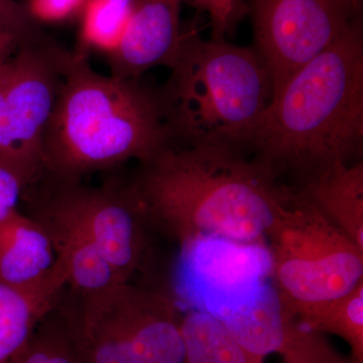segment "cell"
I'll return each mask as SVG.
<instances>
[{
  "mask_svg": "<svg viewBox=\"0 0 363 363\" xmlns=\"http://www.w3.org/2000/svg\"><path fill=\"white\" fill-rule=\"evenodd\" d=\"M126 186L147 224L177 243L218 236L266 245L267 230L292 187L241 150L171 140L140 162Z\"/></svg>",
  "mask_w": 363,
  "mask_h": 363,
  "instance_id": "obj_1",
  "label": "cell"
},
{
  "mask_svg": "<svg viewBox=\"0 0 363 363\" xmlns=\"http://www.w3.org/2000/svg\"><path fill=\"white\" fill-rule=\"evenodd\" d=\"M363 149V38L359 16L335 43L272 97L245 154L300 187Z\"/></svg>",
  "mask_w": 363,
  "mask_h": 363,
  "instance_id": "obj_2",
  "label": "cell"
},
{
  "mask_svg": "<svg viewBox=\"0 0 363 363\" xmlns=\"http://www.w3.org/2000/svg\"><path fill=\"white\" fill-rule=\"evenodd\" d=\"M169 140L160 93L138 79L102 75L89 56L68 52L43 135L40 176L81 181L130 160L147 161Z\"/></svg>",
  "mask_w": 363,
  "mask_h": 363,
  "instance_id": "obj_3",
  "label": "cell"
},
{
  "mask_svg": "<svg viewBox=\"0 0 363 363\" xmlns=\"http://www.w3.org/2000/svg\"><path fill=\"white\" fill-rule=\"evenodd\" d=\"M169 69L160 93L169 140L243 152L272 99L271 80L255 48L203 40L189 28Z\"/></svg>",
  "mask_w": 363,
  "mask_h": 363,
  "instance_id": "obj_4",
  "label": "cell"
},
{
  "mask_svg": "<svg viewBox=\"0 0 363 363\" xmlns=\"http://www.w3.org/2000/svg\"><path fill=\"white\" fill-rule=\"evenodd\" d=\"M267 245L272 285L295 316L363 281V250L296 186L267 230Z\"/></svg>",
  "mask_w": 363,
  "mask_h": 363,
  "instance_id": "obj_5",
  "label": "cell"
},
{
  "mask_svg": "<svg viewBox=\"0 0 363 363\" xmlns=\"http://www.w3.org/2000/svg\"><path fill=\"white\" fill-rule=\"evenodd\" d=\"M65 307L83 363H188L181 313L164 291L121 284Z\"/></svg>",
  "mask_w": 363,
  "mask_h": 363,
  "instance_id": "obj_6",
  "label": "cell"
},
{
  "mask_svg": "<svg viewBox=\"0 0 363 363\" xmlns=\"http://www.w3.org/2000/svg\"><path fill=\"white\" fill-rule=\"evenodd\" d=\"M172 291L179 311L205 313L223 322L247 312L269 285L266 243L198 236L178 243Z\"/></svg>",
  "mask_w": 363,
  "mask_h": 363,
  "instance_id": "obj_7",
  "label": "cell"
},
{
  "mask_svg": "<svg viewBox=\"0 0 363 363\" xmlns=\"http://www.w3.org/2000/svg\"><path fill=\"white\" fill-rule=\"evenodd\" d=\"M28 198L35 220L52 221L92 241L125 283L147 262L150 242L142 208L128 186L92 188L48 177Z\"/></svg>",
  "mask_w": 363,
  "mask_h": 363,
  "instance_id": "obj_8",
  "label": "cell"
},
{
  "mask_svg": "<svg viewBox=\"0 0 363 363\" xmlns=\"http://www.w3.org/2000/svg\"><path fill=\"white\" fill-rule=\"evenodd\" d=\"M255 50L266 67L272 97L319 56L359 16L348 0H247Z\"/></svg>",
  "mask_w": 363,
  "mask_h": 363,
  "instance_id": "obj_9",
  "label": "cell"
},
{
  "mask_svg": "<svg viewBox=\"0 0 363 363\" xmlns=\"http://www.w3.org/2000/svg\"><path fill=\"white\" fill-rule=\"evenodd\" d=\"M68 52L38 33L6 63L7 121L18 169L28 186L40 174L43 135L52 113Z\"/></svg>",
  "mask_w": 363,
  "mask_h": 363,
  "instance_id": "obj_10",
  "label": "cell"
},
{
  "mask_svg": "<svg viewBox=\"0 0 363 363\" xmlns=\"http://www.w3.org/2000/svg\"><path fill=\"white\" fill-rule=\"evenodd\" d=\"M0 283L51 308L67 286L51 236L20 210L0 223Z\"/></svg>",
  "mask_w": 363,
  "mask_h": 363,
  "instance_id": "obj_11",
  "label": "cell"
},
{
  "mask_svg": "<svg viewBox=\"0 0 363 363\" xmlns=\"http://www.w3.org/2000/svg\"><path fill=\"white\" fill-rule=\"evenodd\" d=\"M184 0H133L118 47L108 55L111 75L138 79L157 66L171 67L180 50Z\"/></svg>",
  "mask_w": 363,
  "mask_h": 363,
  "instance_id": "obj_12",
  "label": "cell"
},
{
  "mask_svg": "<svg viewBox=\"0 0 363 363\" xmlns=\"http://www.w3.org/2000/svg\"><path fill=\"white\" fill-rule=\"evenodd\" d=\"M363 250V162H338L298 187Z\"/></svg>",
  "mask_w": 363,
  "mask_h": 363,
  "instance_id": "obj_13",
  "label": "cell"
},
{
  "mask_svg": "<svg viewBox=\"0 0 363 363\" xmlns=\"http://www.w3.org/2000/svg\"><path fill=\"white\" fill-rule=\"evenodd\" d=\"M38 221V220H35ZM51 236L67 276L71 293L91 296L125 281L104 253L77 230L52 221H38Z\"/></svg>",
  "mask_w": 363,
  "mask_h": 363,
  "instance_id": "obj_14",
  "label": "cell"
},
{
  "mask_svg": "<svg viewBox=\"0 0 363 363\" xmlns=\"http://www.w3.org/2000/svg\"><path fill=\"white\" fill-rule=\"evenodd\" d=\"M260 350L264 357L281 355L283 363H353L337 354L320 333L298 323L279 296L269 298L264 307Z\"/></svg>",
  "mask_w": 363,
  "mask_h": 363,
  "instance_id": "obj_15",
  "label": "cell"
},
{
  "mask_svg": "<svg viewBox=\"0 0 363 363\" xmlns=\"http://www.w3.org/2000/svg\"><path fill=\"white\" fill-rule=\"evenodd\" d=\"M188 363H264L229 333L219 320L190 311L181 316Z\"/></svg>",
  "mask_w": 363,
  "mask_h": 363,
  "instance_id": "obj_16",
  "label": "cell"
},
{
  "mask_svg": "<svg viewBox=\"0 0 363 363\" xmlns=\"http://www.w3.org/2000/svg\"><path fill=\"white\" fill-rule=\"evenodd\" d=\"M296 318L309 330L344 339L352 362L363 363V281L345 295L308 308Z\"/></svg>",
  "mask_w": 363,
  "mask_h": 363,
  "instance_id": "obj_17",
  "label": "cell"
},
{
  "mask_svg": "<svg viewBox=\"0 0 363 363\" xmlns=\"http://www.w3.org/2000/svg\"><path fill=\"white\" fill-rule=\"evenodd\" d=\"M7 363H83L61 298Z\"/></svg>",
  "mask_w": 363,
  "mask_h": 363,
  "instance_id": "obj_18",
  "label": "cell"
},
{
  "mask_svg": "<svg viewBox=\"0 0 363 363\" xmlns=\"http://www.w3.org/2000/svg\"><path fill=\"white\" fill-rule=\"evenodd\" d=\"M130 4L121 0H87L81 13V28L75 52L111 55L118 47L130 18Z\"/></svg>",
  "mask_w": 363,
  "mask_h": 363,
  "instance_id": "obj_19",
  "label": "cell"
},
{
  "mask_svg": "<svg viewBox=\"0 0 363 363\" xmlns=\"http://www.w3.org/2000/svg\"><path fill=\"white\" fill-rule=\"evenodd\" d=\"M52 308L0 283V363L9 362L21 350Z\"/></svg>",
  "mask_w": 363,
  "mask_h": 363,
  "instance_id": "obj_20",
  "label": "cell"
},
{
  "mask_svg": "<svg viewBox=\"0 0 363 363\" xmlns=\"http://www.w3.org/2000/svg\"><path fill=\"white\" fill-rule=\"evenodd\" d=\"M200 11H205L212 26L211 38L225 40L230 35L240 18L247 13L243 0H192Z\"/></svg>",
  "mask_w": 363,
  "mask_h": 363,
  "instance_id": "obj_21",
  "label": "cell"
},
{
  "mask_svg": "<svg viewBox=\"0 0 363 363\" xmlns=\"http://www.w3.org/2000/svg\"><path fill=\"white\" fill-rule=\"evenodd\" d=\"M87 0H26L23 4L33 23H60L80 16Z\"/></svg>",
  "mask_w": 363,
  "mask_h": 363,
  "instance_id": "obj_22",
  "label": "cell"
},
{
  "mask_svg": "<svg viewBox=\"0 0 363 363\" xmlns=\"http://www.w3.org/2000/svg\"><path fill=\"white\" fill-rule=\"evenodd\" d=\"M26 187L23 176L0 160V223L18 211V202Z\"/></svg>",
  "mask_w": 363,
  "mask_h": 363,
  "instance_id": "obj_23",
  "label": "cell"
},
{
  "mask_svg": "<svg viewBox=\"0 0 363 363\" xmlns=\"http://www.w3.org/2000/svg\"><path fill=\"white\" fill-rule=\"evenodd\" d=\"M39 32V25L28 18L23 4L14 0L0 1V33H13L30 37Z\"/></svg>",
  "mask_w": 363,
  "mask_h": 363,
  "instance_id": "obj_24",
  "label": "cell"
},
{
  "mask_svg": "<svg viewBox=\"0 0 363 363\" xmlns=\"http://www.w3.org/2000/svg\"><path fill=\"white\" fill-rule=\"evenodd\" d=\"M6 63L0 68V160L6 162V164L13 167V169H16V171L23 176V178L25 179L20 169H18V162H16L13 143V140H11V131H9V121H7L6 105ZM26 185H28V183H26Z\"/></svg>",
  "mask_w": 363,
  "mask_h": 363,
  "instance_id": "obj_25",
  "label": "cell"
},
{
  "mask_svg": "<svg viewBox=\"0 0 363 363\" xmlns=\"http://www.w3.org/2000/svg\"><path fill=\"white\" fill-rule=\"evenodd\" d=\"M30 37H23V35L13 33H0V68L13 58V55L18 51L21 43L26 38Z\"/></svg>",
  "mask_w": 363,
  "mask_h": 363,
  "instance_id": "obj_26",
  "label": "cell"
},
{
  "mask_svg": "<svg viewBox=\"0 0 363 363\" xmlns=\"http://www.w3.org/2000/svg\"><path fill=\"white\" fill-rule=\"evenodd\" d=\"M352 6L353 9L357 13H359L360 6H362V0H348Z\"/></svg>",
  "mask_w": 363,
  "mask_h": 363,
  "instance_id": "obj_27",
  "label": "cell"
},
{
  "mask_svg": "<svg viewBox=\"0 0 363 363\" xmlns=\"http://www.w3.org/2000/svg\"><path fill=\"white\" fill-rule=\"evenodd\" d=\"M121 1L125 2V4H131V2L133 1V0H121Z\"/></svg>",
  "mask_w": 363,
  "mask_h": 363,
  "instance_id": "obj_28",
  "label": "cell"
},
{
  "mask_svg": "<svg viewBox=\"0 0 363 363\" xmlns=\"http://www.w3.org/2000/svg\"><path fill=\"white\" fill-rule=\"evenodd\" d=\"M0 1H7V0H0Z\"/></svg>",
  "mask_w": 363,
  "mask_h": 363,
  "instance_id": "obj_29",
  "label": "cell"
}]
</instances>
